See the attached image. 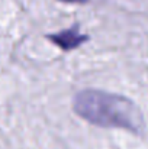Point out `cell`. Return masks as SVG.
<instances>
[{"label": "cell", "instance_id": "1", "mask_svg": "<svg viewBox=\"0 0 148 149\" xmlns=\"http://www.w3.org/2000/svg\"><path fill=\"white\" fill-rule=\"evenodd\" d=\"M73 110L90 125L110 129H125L135 135L145 132V120L140 107L131 99L87 88L79 91L73 100Z\"/></svg>", "mask_w": 148, "mask_h": 149}, {"label": "cell", "instance_id": "2", "mask_svg": "<svg viewBox=\"0 0 148 149\" xmlns=\"http://www.w3.org/2000/svg\"><path fill=\"white\" fill-rule=\"evenodd\" d=\"M47 38L54 45H57L60 49L65 52L76 49L89 41V36L80 32L79 25H73L71 28L62 29L61 32H57V33H49L47 35Z\"/></svg>", "mask_w": 148, "mask_h": 149}, {"label": "cell", "instance_id": "3", "mask_svg": "<svg viewBox=\"0 0 148 149\" xmlns=\"http://www.w3.org/2000/svg\"><path fill=\"white\" fill-rule=\"evenodd\" d=\"M58 1H62V3H80V4H83V3H87L89 0H58Z\"/></svg>", "mask_w": 148, "mask_h": 149}]
</instances>
